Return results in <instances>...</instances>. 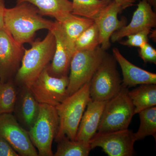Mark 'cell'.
<instances>
[{
	"label": "cell",
	"mask_w": 156,
	"mask_h": 156,
	"mask_svg": "<svg viewBox=\"0 0 156 156\" xmlns=\"http://www.w3.org/2000/svg\"><path fill=\"white\" fill-rule=\"evenodd\" d=\"M58 126L59 119L56 106L39 104L37 117L28 131L38 156H53L52 143L58 132Z\"/></svg>",
	"instance_id": "277c9868"
},
{
	"label": "cell",
	"mask_w": 156,
	"mask_h": 156,
	"mask_svg": "<svg viewBox=\"0 0 156 156\" xmlns=\"http://www.w3.org/2000/svg\"><path fill=\"white\" fill-rule=\"evenodd\" d=\"M14 111H17L19 120L28 131L36 120L39 111V103L29 88L20 87Z\"/></svg>",
	"instance_id": "e0dca14e"
},
{
	"label": "cell",
	"mask_w": 156,
	"mask_h": 156,
	"mask_svg": "<svg viewBox=\"0 0 156 156\" xmlns=\"http://www.w3.org/2000/svg\"><path fill=\"white\" fill-rule=\"evenodd\" d=\"M140 57L145 63L156 64V50L149 43H147L138 50Z\"/></svg>",
	"instance_id": "4316f807"
},
{
	"label": "cell",
	"mask_w": 156,
	"mask_h": 156,
	"mask_svg": "<svg viewBox=\"0 0 156 156\" xmlns=\"http://www.w3.org/2000/svg\"><path fill=\"white\" fill-rule=\"evenodd\" d=\"M152 7H153L155 10L156 9V0H146Z\"/></svg>",
	"instance_id": "4dcf8cb0"
},
{
	"label": "cell",
	"mask_w": 156,
	"mask_h": 156,
	"mask_svg": "<svg viewBox=\"0 0 156 156\" xmlns=\"http://www.w3.org/2000/svg\"><path fill=\"white\" fill-rule=\"evenodd\" d=\"M31 48L24 50L21 64L14 80L20 87L29 88L53 58L56 40L51 30L43 40L37 39L30 43Z\"/></svg>",
	"instance_id": "7a4b0ae2"
},
{
	"label": "cell",
	"mask_w": 156,
	"mask_h": 156,
	"mask_svg": "<svg viewBox=\"0 0 156 156\" xmlns=\"http://www.w3.org/2000/svg\"><path fill=\"white\" fill-rule=\"evenodd\" d=\"M53 32L56 40V48L51 62L47 66L48 73L55 77L68 76L71 61L75 50L68 41L60 24L54 21Z\"/></svg>",
	"instance_id": "7c38bea8"
},
{
	"label": "cell",
	"mask_w": 156,
	"mask_h": 156,
	"mask_svg": "<svg viewBox=\"0 0 156 156\" xmlns=\"http://www.w3.org/2000/svg\"><path fill=\"white\" fill-rule=\"evenodd\" d=\"M69 76L57 78L49 74L47 67L29 89L39 104L56 106L68 96Z\"/></svg>",
	"instance_id": "ba28073f"
},
{
	"label": "cell",
	"mask_w": 156,
	"mask_h": 156,
	"mask_svg": "<svg viewBox=\"0 0 156 156\" xmlns=\"http://www.w3.org/2000/svg\"><path fill=\"white\" fill-rule=\"evenodd\" d=\"M150 33H151V34L150 35V37L153 39L154 41L156 40V30H153L152 31L151 30Z\"/></svg>",
	"instance_id": "1f68e13d"
},
{
	"label": "cell",
	"mask_w": 156,
	"mask_h": 156,
	"mask_svg": "<svg viewBox=\"0 0 156 156\" xmlns=\"http://www.w3.org/2000/svg\"><path fill=\"white\" fill-rule=\"evenodd\" d=\"M98 27L94 23L84 31L75 42L76 51H92L100 46V36Z\"/></svg>",
	"instance_id": "d4e9b609"
},
{
	"label": "cell",
	"mask_w": 156,
	"mask_h": 156,
	"mask_svg": "<svg viewBox=\"0 0 156 156\" xmlns=\"http://www.w3.org/2000/svg\"><path fill=\"white\" fill-rule=\"evenodd\" d=\"M6 8L5 0H0V30L4 28V15Z\"/></svg>",
	"instance_id": "f1b7e54d"
},
{
	"label": "cell",
	"mask_w": 156,
	"mask_h": 156,
	"mask_svg": "<svg viewBox=\"0 0 156 156\" xmlns=\"http://www.w3.org/2000/svg\"><path fill=\"white\" fill-rule=\"evenodd\" d=\"M112 0H73L72 14L95 20Z\"/></svg>",
	"instance_id": "44dd1931"
},
{
	"label": "cell",
	"mask_w": 156,
	"mask_h": 156,
	"mask_svg": "<svg viewBox=\"0 0 156 156\" xmlns=\"http://www.w3.org/2000/svg\"><path fill=\"white\" fill-rule=\"evenodd\" d=\"M106 53L100 46L92 51L75 52L70 65L69 95L90 82Z\"/></svg>",
	"instance_id": "52a82bcc"
},
{
	"label": "cell",
	"mask_w": 156,
	"mask_h": 156,
	"mask_svg": "<svg viewBox=\"0 0 156 156\" xmlns=\"http://www.w3.org/2000/svg\"><path fill=\"white\" fill-rule=\"evenodd\" d=\"M16 85L14 79L0 81V115L14 112L19 91Z\"/></svg>",
	"instance_id": "603a6c76"
},
{
	"label": "cell",
	"mask_w": 156,
	"mask_h": 156,
	"mask_svg": "<svg viewBox=\"0 0 156 156\" xmlns=\"http://www.w3.org/2000/svg\"><path fill=\"white\" fill-rule=\"evenodd\" d=\"M0 136L9 143L20 156H38L28 131L20 125L12 113L0 115Z\"/></svg>",
	"instance_id": "8fae6325"
},
{
	"label": "cell",
	"mask_w": 156,
	"mask_h": 156,
	"mask_svg": "<svg viewBox=\"0 0 156 156\" xmlns=\"http://www.w3.org/2000/svg\"><path fill=\"white\" fill-rule=\"evenodd\" d=\"M128 88L122 86L118 94L107 101L98 132L128 129L135 115L134 107L128 96Z\"/></svg>",
	"instance_id": "5b68a950"
},
{
	"label": "cell",
	"mask_w": 156,
	"mask_h": 156,
	"mask_svg": "<svg viewBox=\"0 0 156 156\" xmlns=\"http://www.w3.org/2000/svg\"><path fill=\"white\" fill-rule=\"evenodd\" d=\"M27 2L32 4L42 16L54 17L57 20L72 11V2L69 0H17V4Z\"/></svg>",
	"instance_id": "d6986e66"
},
{
	"label": "cell",
	"mask_w": 156,
	"mask_h": 156,
	"mask_svg": "<svg viewBox=\"0 0 156 156\" xmlns=\"http://www.w3.org/2000/svg\"><path fill=\"white\" fill-rule=\"evenodd\" d=\"M137 6L130 23L112 34V43L119 41L123 38L140 31L156 27V14L152 6L146 0L140 1Z\"/></svg>",
	"instance_id": "5bb4252c"
},
{
	"label": "cell",
	"mask_w": 156,
	"mask_h": 156,
	"mask_svg": "<svg viewBox=\"0 0 156 156\" xmlns=\"http://www.w3.org/2000/svg\"><path fill=\"white\" fill-rule=\"evenodd\" d=\"M56 21L60 24L68 41L75 48V42L84 31L95 23L94 20L68 13Z\"/></svg>",
	"instance_id": "ac0fdd59"
},
{
	"label": "cell",
	"mask_w": 156,
	"mask_h": 156,
	"mask_svg": "<svg viewBox=\"0 0 156 156\" xmlns=\"http://www.w3.org/2000/svg\"><path fill=\"white\" fill-rule=\"evenodd\" d=\"M15 150L5 138L0 136V156H19Z\"/></svg>",
	"instance_id": "83f0119b"
},
{
	"label": "cell",
	"mask_w": 156,
	"mask_h": 156,
	"mask_svg": "<svg viewBox=\"0 0 156 156\" xmlns=\"http://www.w3.org/2000/svg\"><path fill=\"white\" fill-rule=\"evenodd\" d=\"M90 82L85 84L56 106L59 119L56 141L65 136L75 139L81 119L90 100Z\"/></svg>",
	"instance_id": "3957f363"
},
{
	"label": "cell",
	"mask_w": 156,
	"mask_h": 156,
	"mask_svg": "<svg viewBox=\"0 0 156 156\" xmlns=\"http://www.w3.org/2000/svg\"><path fill=\"white\" fill-rule=\"evenodd\" d=\"M140 125L138 130L134 133L135 140H141L148 136H156V107L143 110L138 113Z\"/></svg>",
	"instance_id": "cb8c5ba5"
},
{
	"label": "cell",
	"mask_w": 156,
	"mask_h": 156,
	"mask_svg": "<svg viewBox=\"0 0 156 156\" xmlns=\"http://www.w3.org/2000/svg\"><path fill=\"white\" fill-rule=\"evenodd\" d=\"M56 142L57 150L53 156H88L92 150L89 142L71 140L66 136Z\"/></svg>",
	"instance_id": "7402d4cb"
},
{
	"label": "cell",
	"mask_w": 156,
	"mask_h": 156,
	"mask_svg": "<svg viewBox=\"0 0 156 156\" xmlns=\"http://www.w3.org/2000/svg\"><path fill=\"white\" fill-rule=\"evenodd\" d=\"M116 61L119 64L123 76L122 84L126 88L144 84H156V74L136 66L128 61L116 48L112 50Z\"/></svg>",
	"instance_id": "9a60e30c"
},
{
	"label": "cell",
	"mask_w": 156,
	"mask_h": 156,
	"mask_svg": "<svg viewBox=\"0 0 156 156\" xmlns=\"http://www.w3.org/2000/svg\"><path fill=\"white\" fill-rule=\"evenodd\" d=\"M134 133L128 129L97 132L89 141L92 149L101 148L109 156H132L135 154Z\"/></svg>",
	"instance_id": "9c48e42d"
},
{
	"label": "cell",
	"mask_w": 156,
	"mask_h": 156,
	"mask_svg": "<svg viewBox=\"0 0 156 156\" xmlns=\"http://www.w3.org/2000/svg\"><path fill=\"white\" fill-rule=\"evenodd\" d=\"M114 1L119 4L120 5L122 6L123 10H124L128 7L134 5L136 0H114Z\"/></svg>",
	"instance_id": "f546056e"
},
{
	"label": "cell",
	"mask_w": 156,
	"mask_h": 156,
	"mask_svg": "<svg viewBox=\"0 0 156 156\" xmlns=\"http://www.w3.org/2000/svg\"><path fill=\"white\" fill-rule=\"evenodd\" d=\"M25 48L5 29L0 30V81L14 79L21 64Z\"/></svg>",
	"instance_id": "30bf717a"
},
{
	"label": "cell",
	"mask_w": 156,
	"mask_h": 156,
	"mask_svg": "<svg viewBox=\"0 0 156 156\" xmlns=\"http://www.w3.org/2000/svg\"><path fill=\"white\" fill-rule=\"evenodd\" d=\"M123 10L122 6L113 0L94 20L99 29L101 48L105 51L111 46L110 40L112 34L126 25V17H123L120 20L118 18V14Z\"/></svg>",
	"instance_id": "4fadbf2b"
},
{
	"label": "cell",
	"mask_w": 156,
	"mask_h": 156,
	"mask_svg": "<svg viewBox=\"0 0 156 156\" xmlns=\"http://www.w3.org/2000/svg\"><path fill=\"white\" fill-rule=\"evenodd\" d=\"M151 30L145 29L129 35L127 36V40L119 41V43L124 46L129 47H136L140 48L148 41V36Z\"/></svg>",
	"instance_id": "484cf974"
},
{
	"label": "cell",
	"mask_w": 156,
	"mask_h": 156,
	"mask_svg": "<svg viewBox=\"0 0 156 156\" xmlns=\"http://www.w3.org/2000/svg\"><path fill=\"white\" fill-rule=\"evenodd\" d=\"M122 86L117 61L113 56L106 52L90 81V98L107 101L118 94Z\"/></svg>",
	"instance_id": "8992f818"
},
{
	"label": "cell",
	"mask_w": 156,
	"mask_h": 156,
	"mask_svg": "<svg viewBox=\"0 0 156 156\" xmlns=\"http://www.w3.org/2000/svg\"><path fill=\"white\" fill-rule=\"evenodd\" d=\"M54 24L53 21L44 18L35 6L27 2L17 4L13 8H6L5 10L4 27L22 44H30L37 31L50 30Z\"/></svg>",
	"instance_id": "6da1fadb"
},
{
	"label": "cell",
	"mask_w": 156,
	"mask_h": 156,
	"mask_svg": "<svg viewBox=\"0 0 156 156\" xmlns=\"http://www.w3.org/2000/svg\"><path fill=\"white\" fill-rule=\"evenodd\" d=\"M128 96L134 107V114L146 109L156 105V84L139 85L131 91Z\"/></svg>",
	"instance_id": "ffe728a7"
},
{
	"label": "cell",
	"mask_w": 156,
	"mask_h": 156,
	"mask_svg": "<svg viewBox=\"0 0 156 156\" xmlns=\"http://www.w3.org/2000/svg\"><path fill=\"white\" fill-rule=\"evenodd\" d=\"M106 101L90 99L81 119L76 140L89 142L97 133Z\"/></svg>",
	"instance_id": "2e32d148"
}]
</instances>
